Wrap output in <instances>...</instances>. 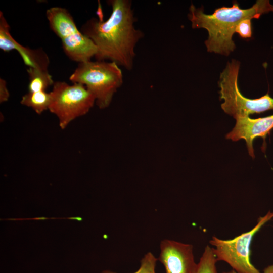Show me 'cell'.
<instances>
[{
    "instance_id": "obj_1",
    "label": "cell",
    "mask_w": 273,
    "mask_h": 273,
    "mask_svg": "<svg viewBox=\"0 0 273 273\" xmlns=\"http://www.w3.org/2000/svg\"><path fill=\"white\" fill-rule=\"evenodd\" d=\"M112 12L104 21L92 18L80 31L97 48V61H109L131 70L135 56V47L144 33L134 26L136 21L129 0L109 1Z\"/></svg>"
},
{
    "instance_id": "obj_2",
    "label": "cell",
    "mask_w": 273,
    "mask_h": 273,
    "mask_svg": "<svg viewBox=\"0 0 273 273\" xmlns=\"http://www.w3.org/2000/svg\"><path fill=\"white\" fill-rule=\"evenodd\" d=\"M272 11L273 5L266 0L257 1L251 8L245 9L234 2L232 7L217 8L211 14H205L203 7L197 8L192 4L188 18L193 28L207 30L208 37L205 44L208 52L228 56L236 48L232 38L239 23L246 19H258Z\"/></svg>"
},
{
    "instance_id": "obj_3",
    "label": "cell",
    "mask_w": 273,
    "mask_h": 273,
    "mask_svg": "<svg viewBox=\"0 0 273 273\" xmlns=\"http://www.w3.org/2000/svg\"><path fill=\"white\" fill-rule=\"evenodd\" d=\"M69 80L83 85L96 99L100 109L107 108L123 83V75L116 63L106 61L79 63Z\"/></svg>"
},
{
    "instance_id": "obj_4",
    "label": "cell",
    "mask_w": 273,
    "mask_h": 273,
    "mask_svg": "<svg viewBox=\"0 0 273 273\" xmlns=\"http://www.w3.org/2000/svg\"><path fill=\"white\" fill-rule=\"evenodd\" d=\"M240 65L238 61L232 59L220 73L218 84L220 98L224 100L222 109L235 119L273 109V98L268 93L253 99L241 93L238 83Z\"/></svg>"
},
{
    "instance_id": "obj_5",
    "label": "cell",
    "mask_w": 273,
    "mask_h": 273,
    "mask_svg": "<svg viewBox=\"0 0 273 273\" xmlns=\"http://www.w3.org/2000/svg\"><path fill=\"white\" fill-rule=\"evenodd\" d=\"M50 93L51 100L49 110L56 116L62 129L87 114L96 103L94 95L79 83L69 85L64 81H56Z\"/></svg>"
},
{
    "instance_id": "obj_6",
    "label": "cell",
    "mask_w": 273,
    "mask_h": 273,
    "mask_svg": "<svg viewBox=\"0 0 273 273\" xmlns=\"http://www.w3.org/2000/svg\"><path fill=\"white\" fill-rule=\"evenodd\" d=\"M272 218L273 212L269 210L258 218L252 229L233 239L223 240L213 236L209 243L217 261L227 263L238 273H261L251 261V244L255 235Z\"/></svg>"
},
{
    "instance_id": "obj_7",
    "label": "cell",
    "mask_w": 273,
    "mask_h": 273,
    "mask_svg": "<svg viewBox=\"0 0 273 273\" xmlns=\"http://www.w3.org/2000/svg\"><path fill=\"white\" fill-rule=\"evenodd\" d=\"M160 249L158 260L163 265L165 273H196L198 263L191 244L164 239Z\"/></svg>"
},
{
    "instance_id": "obj_8",
    "label": "cell",
    "mask_w": 273,
    "mask_h": 273,
    "mask_svg": "<svg viewBox=\"0 0 273 273\" xmlns=\"http://www.w3.org/2000/svg\"><path fill=\"white\" fill-rule=\"evenodd\" d=\"M236 120L235 126L226 134V138L233 141L245 140L249 154L254 158L253 141L257 137H261L265 140L266 135L273 129V115L256 119L241 117Z\"/></svg>"
},
{
    "instance_id": "obj_9",
    "label": "cell",
    "mask_w": 273,
    "mask_h": 273,
    "mask_svg": "<svg viewBox=\"0 0 273 273\" xmlns=\"http://www.w3.org/2000/svg\"><path fill=\"white\" fill-rule=\"evenodd\" d=\"M63 50L71 60L79 63L90 61L97 53L94 42L80 31L61 39Z\"/></svg>"
},
{
    "instance_id": "obj_10",
    "label": "cell",
    "mask_w": 273,
    "mask_h": 273,
    "mask_svg": "<svg viewBox=\"0 0 273 273\" xmlns=\"http://www.w3.org/2000/svg\"><path fill=\"white\" fill-rule=\"evenodd\" d=\"M46 16L50 28L61 39L80 31L71 14L64 8H50L46 11Z\"/></svg>"
},
{
    "instance_id": "obj_11",
    "label": "cell",
    "mask_w": 273,
    "mask_h": 273,
    "mask_svg": "<svg viewBox=\"0 0 273 273\" xmlns=\"http://www.w3.org/2000/svg\"><path fill=\"white\" fill-rule=\"evenodd\" d=\"M15 50L20 54L24 63L28 67L48 70L49 58L42 49L32 50L18 42Z\"/></svg>"
},
{
    "instance_id": "obj_12",
    "label": "cell",
    "mask_w": 273,
    "mask_h": 273,
    "mask_svg": "<svg viewBox=\"0 0 273 273\" xmlns=\"http://www.w3.org/2000/svg\"><path fill=\"white\" fill-rule=\"evenodd\" d=\"M51 100L50 93L46 91L28 92L22 96L20 103L31 108L37 114H41L49 110Z\"/></svg>"
},
{
    "instance_id": "obj_13",
    "label": "cell",
    "mask_w": 273,
    "mask_h": 273,
    "mask_svg": "<svg viewBox=\"0 0 273 273\" xmlns=\"http://www.w3.org/2000/svg\"><path fill=\"white\" fill-rule=\"evenodd\" d=\"M27 72L29 75L28 92L46 91L54 82L48 70H42L28 67Z\"/></svg>"
},
{
    "instance_id": "obj_14",
    "label": "cell",
    "mask_w": 273,
    "mask_h": 273,
    "mask_svg": "<svg viewBox=\"0 0 273 273\" xmlns=\"http://www.w3.org/2000/svg\"><path fill=\"white\" fill-rule=\"evenodd\" d=\"M217 261L212 247L207 245L198 263L196 273H217Z\"/></svg>"
},
{
    "instance_id": "obj_15",
    "label": "cell",
    "mask_w": 273,
    "mask_h": 273,
    "mask_svg": "<svg viewBox=\"0 0 273 273\" xmlns=\"http://www.w3.org/2000/svg\"><path fill=\"white\" fill-rule=\"evenodd\" d=\"M158 259L153 253H147L142 258L139 269L133 273H156L155 267ZM101 273H116L110 270H104Z\"/></svg>"
},
{
    "instance_id": "obj_16",
    "label": "cell",
    "mask_w": 273,
    "mask_h": 273,
    "mask_svg": "<svg viewBox=\"0 0 273 273\" xmlns=\"http://www.w3.org/2000/svg\"><path fill=\"white\" fill-rule=\"evenodd\" d=\"M251 19L242 20L237 26L235 32L243 38H251L252 36Z\"/></svg>"
},
{
    "instance_id": "obj_17",
    "label": "cell",
    "mask_w": 273,
    "mask_h": 273,
    "mask_svg": "<svg viewBox=\"0 0 273 273\" xmlns=\"http://www.w3.org/2000/svg\"><path fill=\"white\" fill-rule=\"evenodd\" d=\"M10 97V93L7 86V82L3 78L0 79V103L7 101Z\"/></svg>"
},
{
    "instance_id": "obj_18",
    "label": "cell",
    "mask_w": 273,
    "mask_h": 273,
    "mask_svg": "<svg viewBox=\"0 0 273 273\" xmlns=\"http://www.w3.org/2000/svg\"><path fill=\"white\" fill-rule=\"evenodd\" d=\"M262 273H273V264L266 267L264 269Z\"/></svg>"
},
{
    "instance_id": "obj_19",
    "label": "cell",
    "mask_w": 273,
    "mask_h": 273,
    "mask_svg": "<svg viewBox=\"0 0 273 273\" xmlns=\"http://www.w3.org/2000/svg\"><path fill=\"white\" fill-rule=\"evenodd\" d=\"M222 273H238L237 272L235 271V270H234L233 269L230 270V271H224Z\"/></svg>"
},
{
    "instance_id": "obj_20",
    "label": "cell",
    "mask_w": 273,
    "mask_h": 273,
    "mask_svg": "<svg viewBox=\"0 0 273 273\" xmlns=\"http://www.w3.org/2000/svg\"><path fill=\"white\" fill-rule=\"evenodd\" d=\"M272 12H273V11H272Z\"/></svg>"
}]
</instances>
